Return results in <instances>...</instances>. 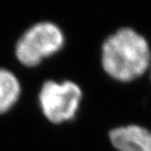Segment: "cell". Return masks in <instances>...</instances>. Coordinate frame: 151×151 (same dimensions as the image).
Segmentation results:
<instances>
[{
    "instance_id": "2",
    "label": "cell",
    "mask_w": 151,
    "mask_h": 151,
    "mask_svg": "<svg viewBox=\"0 0 151 151\" xmlns=\"http://www.w3.org/2000/svg\"><path fill=\"white\" fill-rule=\"evenodd\" d=\"M84 99V92L78 83L71 80L44 82L39 93L43 114L54 124H62L76 118Z\"/></svg>"
},
{
    "instance_id": "4",
    "label": "cell",
    "mask_w": 151,
    "mask_h": 151,
    "mask_svg": "<svg viewBox=\"0 0 151 151\" xmlns=\"http://www.w3.org/2000/svg\"><path fill=\"white\" fill-rule=\"evenodd\" d=\"M107 139L113 151H151V127L141 123L112 126Z\"/></svg>"
},
{
    "instance_id": "5",
    "label": "cell",
    "mask_w": 151,
    "mask_h": 151,
    "mask_svg": "<svg viewBox=\"0 0 151 151\" xmlns=\"http://www.w3.org/2000/svg\"><path fill=\"white\" fill-rule=\"evenodd\" d=\"M21 93L18 78L9 69L0 68V113L6 112L17 103Z\"/></svg>"
},
{
    "instance_id": "1",
    "label": "cell",
    "mask_w": 151,
    "mask_h": 151,
    "mask_svg": "<svg viewBox=\"0 0 151 151\" xmlns=\"http://www.w3.org/2000/svg\"><path fill=\"white\" fill-rule=\"evenodd\" d=\"M100 65L112 82L134 84L151 67V41L135 26H119L102 41Z\"/></svg>"
},
{
    "instance_id": "3",
    "label": "cell",
    "mask_w": 151,
    "mask_h": 151,
    "mask_svg": "<svg viewBox=\"0 0 151 151\" xmlns=\"http://www.w3.org/2000/svg\"><path fill=\"white\" fill-rule=\"evenodd\" d=\"M65 43V36L57 24L43 21L34 24L16 44L17 59L23 65L34 67L43 59L58 52Z\"/></svg>"
},
{
    "instance_id": "6",
    "label": "cell",
    "mask_w": 151,
    "mask_h": 151,
    "mask_svg": "<svg viewBox=\"0 0 151 151\" xmlns=\"http://www.w3.org/2000/svg\"><path fill=\"white\" fill-rule=\"evenodd\" d=\"M148 80H149V84L151 85V67H150V69H149V71H148Z\"/></svg>"
}]
</instances>
